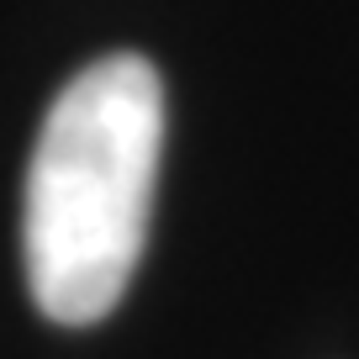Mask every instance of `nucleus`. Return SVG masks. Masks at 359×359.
<instances>
[{
	"label": "nucleus",
	"mask_w": 359,
	"mask_h": 359,
	"mask_svg": "<svg viewBox=\"0 0 359 359\" xmlns=\"http://www.w3.org/2000/svg\"><path fill=\"white\" fill-rule=\"evenodd\" d=\"M164 85L137 53L85 64L48 106L27 164L22 259L48 323L85 327L122 302L148 243Z\"/></svg>",
	"instance_id": "f257e3e1"
}]
</instances>
